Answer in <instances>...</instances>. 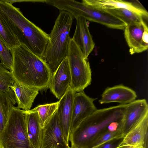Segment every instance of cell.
I'll return each mask as SVG.
<instances>
[{
	"instance_id": "cell-1",
	"label": "cell",
	"mask_w": 148,
	"mask_h": 148,
	"mask_svg": "<svg viewBox=\"0 0 148 148\" xmlns=\"http://www.w3.org/2000/svg\"><path fill=\"white\" fill-rule=\"evenodd\" d=\"M10 50L14 82L39 91L49 88L52 73L42 58L21 43Z\"/></svg>"
},
{
	"instance_id": "cell-2",
	"label": "cell",
	"mask_w": 148,
	"mask_h": 148,
	"mask_svg": "<svg viewBox=\"0 0 148 148\" xmlns=\"http://www.w3.org/2000/svg\"><path fill=\"white\" fill-rule=\"evenodd\" d=\"M127 105L97 109L71 132L72 148H91L96 140L114 123L122 121Z\"/></svg>"
},
{
	"instance_id": "cell-3",
	"label": "cell",
	"mask_w": 148,
	"mask_h": 148,
	"mask_svg": "<svg viewBox=\"0 0 148 148\" xmlns=\"http://www.w3.org/2000/svg\"><path fill=\"white\" fill-rule=\"evenodd\" d=\"M0 16L20 43L42 58L49 34L27 19L19 8L6 0H0Z\"/></svg>"
},
{
	"instance_id": "cell-4",
	"label": "cell",
	"mask_w": 148,
	"mask_h": 148,
	"mask_svg": "<svg viewBox=\"0 0 148 148\" xmlns=\"http://www.w3.org/2000/svg\"><path fill=\"white\" fill-rule=\"evenodd\" d=\"M74 18L64 10H60L51 33L43 59L52 73L67 56L70 41V32Z\"/></svg>"
},
{
	"instance_id": "cell-5",
	"label": "cell",
	"mask_w": 148,
	"mask_h": 148,
	"mask_svg": "<svg viewBox=\"0 0 148 148\" xmlns=\"http://www.w3.org/2000/svg\"><path fill=\"white\" fill-rule=\"evenodd\" d=\"M54 6L60 10L71 14L75 19L78 16H82L89 21L117 29H124L127 26L118 18L87 0H83L81 2L73 0H56Z\"/></svg>"
},
{
	"instance_id": "cell-6",
	"label": "cell",
	"mask_w": 148,
	"mask_h": 148,
	"mask_svg": "<svg viewBox=\"0 0 148 148\" xmlns=\"http://www.w3.org/2000/svg\"><path fill=\"white\" fill-rule=\"evenodd\" d=\"M3 148H30L26 130V111L13 106L0 134Z\"/></svg>"
},
{
	"instance_id": "cell-7",
	"label": "cell",
	"mask_w": 148,
	"mask_h": 148,
	"mask_svg": "<svg viewBox=\"0 0 148 148\" xmlns=\"http://www.w3.org/2000/svg\"><path fill=\"white\" fill-rule=\"evenodd\" d=\"M67 57L71 77V88L76 92L84 91L92 81V71L88 59L71 38Z\"/></svg>"
},
{
	"instance_id": "cell-8",
	"label": "cell",
	"mask_w": 148,
	"mask_h": 148,
	"mask_svg": "<svg viewBox=\"0 0 148 148\" xmlns=\"http://www.w3.org/2000/svg\"><path fill=\"white\" fill-rule=\"evenodd\" d=\"M124 31L125 40L131 54L143 52L148 47V28L143 19L126 26Z\"/></svg>"
},
{
	"instance_id": "cell-9",
	"label": "cell",
	"mask_w": 148,
	"mask_h": 148,
	"mask_svg": "<svg viewBox=\"0 0 148 148\" xmlns=\"http://www.w3.org/2000/svg\"><path fill=\"white\" fill-rule=\"evenodd\" d=\"M57 111L43 128L40 148H67Z\"/></svg>"
},
{
	"instance_id": "cell-10",
	"label": "cell",
	"mask_w": 148,
	"mask_h": 148,
	"mask_svg": "<svg viewBox=\"0 0 148 148\" xmlns=\"http://www.w3.org/2000/svg\"><path fill=\"white\" fill-rule=\"evenodd\" d=\"M96 99L89 97L84 91L75 93L72 106L71 132L82 121L97 109L94 103Z\"/></svg>"
},
{
	"instance_id": "cell-11",
	"label": "cell",
	"mask_w": 148,
	"mask_h": 148,
	"mask_svg": "<svg viewBox=\"0 0 148 148\" xmlns=\"http://www.w3.org/2000/svg\"><path fill=\"white\" fill-rule=\"evenodd\" d=\"M71 81L69 61L66 56L52 73L49 88L55 96L60 100L70 87Z\"/></svg>"
},
{
	"instance_id": "cell-12",
	"label": "cell",
	"mask_w": 148,
	"mask_h": 148,
	"mask_svg": "<svg viewBox=\"0 0 148 148\" xmlns=\"http://www.w3.org/2000/svg\"><path fill=\"white\" fill-rule=\"evenodd\" d=\"M76 92L70 86L66 92L59 101L57 112L64 139L69 146L73 98Z\"/></svg>"
},
{
	"instance_id": "cell-13",
	"label": "cell",
	"mask_w": 148,
	"mask_h": 148,
	"mask_svg": "<svg viewBox=\"0 0 148 148\" xmlns=\"http://www.w3.org/2000/svg\"><path fill=\"white\" fill-rule=\"evenodd\" d=\"M148 114V105L145 99L135 100L127 105L122 121L123 138L138 122Z\"/></svg>"
},
{
	"instance_id": "cell-14",
	"label": "cell",
	"mask_w": 148,
	"mask_h": 148,
	"mask_svg": "<svg viewBox=\"0 0 148 148\" xmlns=\"http://www.w3.org/2000/svg\"><path fill=\"white\" fill-rule=\"evenodd\" d=\"M148 114L146 115L129 131L123 138L120 147L131 146L143 148L148 144Z\"/></svg>"
},
{
	"instance_id": "cell-15",
	"label": "cell",
	"mask_w": 148,
	"mask_h": 148,
	"mask_svg": "<svg viewBox=\"0 0 148 148\" xmlns=\"http://www.w3.org/2000/svg\"><path fill=\"white\" fill-rule=\"evenodd\" d=\"M76 19V28L72 38L84 57L88 59L95 47V44L90 33L89 24L86 19L82 16H78Z\"/></svg>"
},
{
	"instance_id": "cell-16",
	"label": "cell",
	"mask_w": 148,
	"mask_h": 148,
	"mask_svg": "<svg viewBox=\"0 0 148 148\" xmlns=\"http://www.w3.org/2000/svg\"><path fill=\"white\" fill-rule=\"evenodd\" d=\"M137 97L136 92L133 89L119 84L106 88L99 101L101 104L116 102L126 105L136 100Z\"/></svg>"
},
{
	"instance_id": "cell-17",
	"label": "cell",
	"mask_w": 148,
	"mask_h": 148,
	"mask_svg": "<svg viewBox=\"0 0 148 148\" xmlns=\"http://www.w3.org/2000/svg\"><path fill=\"white\" fill-rule=\"evenodd\" d=\"M26 111V130L30 148H40L43 128L37 112L32 109Z\"/></svg>"
},
{
	"instance_id": "cell-18",
	"label": "cell",
	"mask_w": 148,
	"mask_h": 148,
	"mask_svg": "<svg viewBox=\"0 0 148 148\" xmlns=\"http://www.w3.org/2000/svg\"><path fill=\"white\" fill-rule=\"evenodd\" d=\"M10 88L14 93L17 107L24 110H30L39 90L23 86L16 82H14Z\"/></svg>"
},
{
	"instance_id": "cell-19",
	"label": "cell",
	"mask_w": 148,
	"mask_h": 148,
	"mask_svg": "<svg viewBox=\"0 0 148 148\" xmlns=\"http://www.w3.org/2000/svg\"><path fill=\"white\" fill-rule=\"evenodd\" d=\"M92 4L103 10L115 8H123L129 10L143 18L147 19L148 13L145 9L132 3L121 0H89Z\"/></svg>"
},
{
	"instance_id": "cell-20",
	"label": "cell",
	"mask_w": 148,
	"mask_h": 148,
	"mask_svg": "<svg viewBox=\"0 0 148 148\" xmlns=\"http://www.w3.org/2000/svg\"><path fill=\"white\" fill-rule=\"evenodd\" d=\"M16 103L14 93L11 89L0 92V134L5 128L11 110Z\"/></svg>"
},
{
	"instance_id": "cell-21",
	"label": "cell",
	"mask_w": 148,
	"mask_h": 148,
	"mask_svg": "<svg viewBox=\"0 0 148 148\" xmlns=\"http://www.w3.org/2000/svg\"><path fill=\"white\" fill-rule=\"evenodd\" d=\"M59 101L38 106L32 110L37 112L40 125L43 128L58 109Z\"/></svg>"
},
{
	"instance_id": "cell-22",
	"label": "cell",
	"mask_w": 148,
	"mask_h": 148,
	"mask_svg": "<svg viewBox=\"0 0 148 148\" xmlns=\"http://www.w3.org/2000/svg\"><path fill=\"white\" fill-rule=\"evenodd\" d=\"M105 10L122 20L127 25L140 22L144 18L136 13L125 8H115Z\"/></svg>"
},
{
	"instance_id": "cell-23",
	"label": "cell",
	"mask_w": 148,
	"mask_h": 148,
	"mask_svg": "<svg viewBox=\"0 0 148 148\" xmlns=\"http://www.w3.org/2000/svg\"><path fill=\"white\" fill-rule=\"evenodd\" d=\"M0 39L10 50L21 43L17 37L4 23L0 16Z\"/></svg>"
},
{
	"instance_id": "cell-24",
	"label": "cell",
	"mask_w": 148,
	"mask_h": 148,
	"mask_svg": "<svg viewBox=\"0 0 148 148\" xmlns=\"http://www.w3.org/2000/svg\"><path fill=\"white\" fill-rule=\"evenodd\" d=\"M123 138L122 125L116 129H108L95 142L91 148H100L104 143L113 139Z\"/></svg>"
},
{
	"instance_id": "cell-25",
	"label": "cell",
	"mask_w": 148,
	"mask_h": 148,
	"mask_svg": "<svg viewBox=\"0 0 148 148\" xmlns=\"http://www.w3.org/2000/svg\"><path fill=\"white\" fill-rule=\"evenodd\" d=\"M14 83L11 72L0 63V92L7 91Z\"/></svg>"
},
{
	"instance_id": "cell-26",
	"label": "cell",
	"mask_w": 148,
	"mask_h": 148,
	"mask_svg": "<svg viewBox=\"0 0 148 148\" xmlns=\"http://www.w3.org/2000/svg\"><path fill=\"white\" fill-rule=\"evenodd\" d=\"M0 60L5 67L11 73L12 71V58L10 50L0 39Z\"/></svg>"
},
{
	"instance_id": "cell-27",
	"label": "cell",
	"mask_w": 148,
	"mask_h": 148,
	"mask_svg": "<svg viewBox=\"0 0 148 148\" xmlns=\"http://www.w3.org/2000/svg\"><path fill=\"white\" fill-rule=\"evenodd\" d=\"M123 138L113 139L103 144L100 148H121L120 145Z\"/></svg>"
},
{
	"instance_id": "cell-28",
	"label": "cell",
	"mask_w": 148,
	"mask_h": 148,
	"mask_svg": "<svg viewBox=\"0 0 148 148\" xmlns=\"http://www.w3.org/2000/svg\"><path fill=\"white\" fill-rule=\"evenodd\" d=\"M121 148H137L131 146H127L121 147Z\"/></svg>"
},
{
	"instance_id": "cell-29",
	"label": "cell",
	"mask_w": 148,
	"mask_h": 148,
	"mask_svg": "<svg viewBox=\"0 0 148 148\" xmlns=\"http://www.w3.org/2000/svg\"><path fill=\"white\" fill-rule=\"evenodd\" d=\"M0 148H3L0 141Z\"/></svg>"
},
{
	"instance_id": "cell-30",
	"label": "cell",
	"mask_w": 148,
	"mask_h": 148,
	"mask_svg": "<svg viewBox=\"0 0 148 148\" xmlns=\"http://www.w3.org/2000/svg\"><path fill=\"white\" fill-rule=\"evenodd\" d=\"M67 148H71V147H70L69 146V147H67Z\"/></svg>"
}]
</instances>
